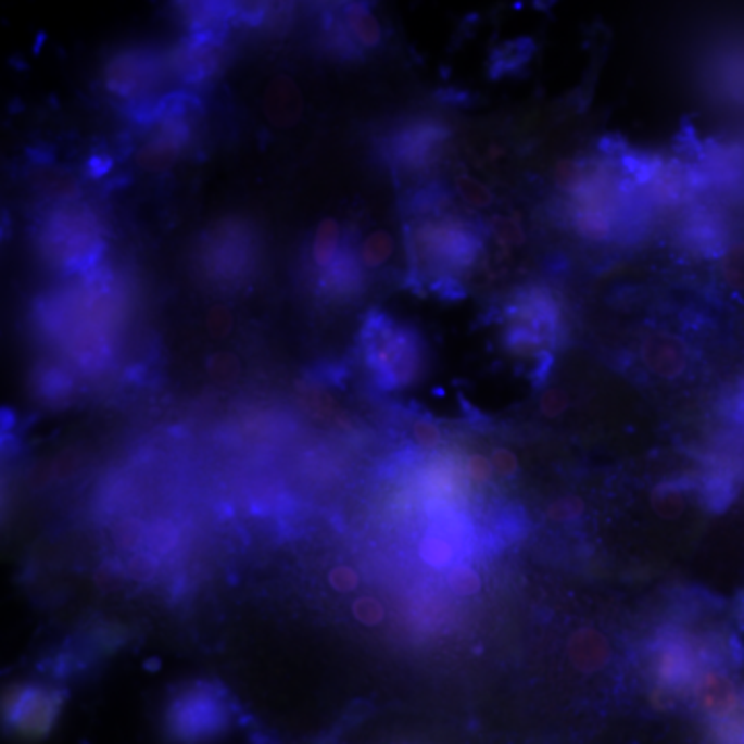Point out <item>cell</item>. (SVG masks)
I'll list each match as a JSON object with an SVG mask.
<instances>
[{
	"label": "cell",
	"mask_w": 744,
	"mask_h": 744,
	"mask_svg": "<svg viewBox=\"0 0 744 744\" xmlns=\"http://www.w3.org/2000/svg\"><path fill=\"white\" fill-rule=\"evenodd\" d=\"M469 469H471V474H474L476 478H489L490 476V464L484 457H480V455H474V457L469 459Z\"/></svg>",
	"instance_id": "cell-25"
},
{
	"label": "cell",
	"mask_w": 744,
	"mask_h": 744,
	"mask_svg": "<svg viewBox=\"0 0 744 744\" xmlns=\"http://www.w3.org/2000/svg\"><path fill=\"white\" fill-rule=\"evenodd\" d=\"M723 277L732 288H744V244H736L723 258Z\"/></svg>",
	"instance_id": "cell-17"
},
{
	"label": "cell",
	"mask_w": 744,
	"mask_h": 744,
	"mask_svg": "<svg viewBox=\"0 0 744 744\" xmlns=\"http://www.w3.org/2000/svg\"><path fill=\"white\" fill-rule=\"evenodd\" d=\"M505 343L513 352H532L540 348L542 336L524 323H513L505 333Z\"/></svg>",
	"instance_id": "cell-14"
},
{
	"label": "cell",
	"mask_w": 744,
	"mask_h": 744,
	"mask_svg": "<svg viewBox=\"0 0 744 744\" xmlns=\"http://www.w3.org/2000/svg\"><path fill=\"white\" fill-rule=\"evenodd\" d=\"M600 149L606 153V155H618L622 157L627 153V141L618 135H608L600 141Z\"/></svg>",
	"instance_id": "cell-24"
},
{
	"label": "cell",
	"mask_w": 744,
	"mask_h": 744,
	"mask_svg": "<svg viewBox=\"0 0 744 744\" xmlns=\"http://www.w3.org/2000/svg\"><path fill=\"white\" fill-rule=\"evenodd\" d=\"M641 358L659 377L672 379L679 377L686 366V350L677 338L656 333L643 341Z\"/></svg>",
	"instance_id": "cell-3"
},
{
	"label": "cell",
	"mask_w": 744,
	"mask_h": 744,
	"mask_svg": "<svg viewBox=\"0 0 744 744\" xmlns=\"http://www.w3.org/2000/svg\"><path fill=\"white\" fill-rule=\"evenodd\" d=\"M535 50H538V43L533 42L532 38H515L499 46L490 56V79H501V77L519 73L526 64L532 61Z\"/></svg>",
	"instance_id": "cell-5"
},
{
	"label": "cell",
	"mask_w": 744,
	"mask_h": 744,
	"mask_svg": "<svg viewBox=\"0 0 744 744\" xmlns=\"http://www.w3.org/2000/svg\"><path fill=\"white\" fill-rule=\"evenodd\" d=\"M567 407H569V400H567L565 391H560V389L544 391V395L540 400V412L546 418H558L560 414L567 412Z\"/></svg>",
	"instance_id": "cell-19"
},
{
	"label": "cell",
	"mask_w": 744,
	"mask_h": 744,
	"mask_svg": "<svg viewBox=\"0 0 744 744\" xmlns=\"http://www.w3.org/2000/svg\"><path fill=\"white\" fill-rule=\"evenodd\" d=\"M492 232L507 247H524L526 242V232L521 230L519 222L507 215H496L492 219Z\"/></svg>",
	"instance_id": "cell-16"
},
{
	"label": "cell",
	"mask_w": 744,
	"mask_h": 744,
	"mask_svg": "<svg viewBox=\"0 0 744 744\" xmlns=\"http://www.w3.org/2000/svg\"><path fill=\"white\" fill-rule=\"evenodd\" d=\"M414 439L425 446H434L441 441L439 428L430 423H416L414 425Z\"/></svg>",
	"instance_id": "cell-20"
},
{
	"label": "cell",
	"mask_w": 744,
	"mask_h": 744,
	"mask_svg": "<svg viewBox=\"0 0 744 744\" xmlns=\"http://www.w3.org/2000/svg\"><path fill=\"white\" fill-rule=\"evenodd\" d=\"M265 114L277 127H292L302 114V96L288 77L274 79L265 93Z\"/></svg>",
	"instance_id": "cell-4"
},
{
	"label": "cell",
	"mask_w": 744,
	"mask_h": 744,
	"mask_svg": "<svg viewBox=\"0 0 744 744\" xmlns=\"http://www.w3.org/2000/svg\"><path fill=\"white\" fill-rule=\"evenodd\" d=\"M535 361H538V364L533 368V384L538 387V384H542L548 379V375L553 370L554 358L551 352H538Z\"/></svg>",
	"instance_id": "cell-23"
},
{
	"label": "cell",
	"mask_w": 744,
	"mask_h": 744,
	"mask_svg": "<svg viewBox=\"0 0 744 744\" xmlns=\"http://www.w3.org/2000/svg\"><path fill=\"white\" fill-rule=\"evenodd\" d=\"M235 329V315L226 304H215L207 313V331L213 340H224Z\"/></svg>",
	"instance_id": "cell-15"
},
{
	"label": "cell",
	"mask_w": 744,
	"mask_h": 744,
	"mask_svg": "<svg viewBox=\"0 0 744 744\" xmlns=\"http://www.w3.org/2000/svg\"><path fill=\"white\" fill-rule=\"evenodd\" d=\"M426 244L437 255L445 256L446 261L462 267L471 265L482 249V242L476 236L464 228H453V226H441V228L428 230Z\"/></svg>",
	"instance_id": "cell-2"
},
{
	"label": "cell",
	"mask_w": 744,
	"mask_h": 744,
	"mask_svg": "<svg viewBox=\"0 0 744 744\" xmlns=\"http://www.w3.org/2000/svg\"><path fill=\"white\" fill-rule=\"evenodd\" d=\"M338 244H340V224L336 217H325L320 219L315 232L313 242V258L319 267H329L336 256H338Z\"/></svg>",
	"instance_id": "cell-8"
},
{
	"label": "cell",
	"mask_w": 744,
	"mask_h": 744,
	"mask_svg": "<svg viewBox=\"0 0 744 744\" xmlns=\"http://www.w3.org/2000/svg\"><path fill=\"white\" fill-rule=\"evenodd\" d=\"M588 172L583 171L573 160H560L556 162L553 168L554 185L558 189L567 192H577L581 189V185L585 182Z\"/></svg>",
	"instance_id": "cell-13"
},
{
	"label": "cell",
	"mask_w": 744,
	"mask_h": 744,
	"mask_svg": "<svg viewBox=\"0 0 744 744\" xmlns=\"http://www.w3.org/2000/svg\"><path fill=\"white\" fill-rule=\"evenodd\" d=\"M455 189L459 192V197L468 203L469 207L476 210H487L492 205V192H490L487 185H482L480 180L471 178V176H459L455 180Z\"/></svg>",
	"instance_id": "cell-12"
},
{
	"label": "cell",
	"mask_w": 744,
	"mask_h": 744,
	"mask_svg": "<svg viewBox=\"0 0 744 744\" xmlns=\"http://www.w3.org/2000/svg\"><path fill=\"white\" fill-rule=\"evenodd\" d=\"M575 230L588 240H608L613 236V215L604 203H588L579 205L573 217Z\"/></svg>",
	"instance_id": "cell-6"
},
{
	"label": "cell",
	"mask_w": 744,
	"mask_h": 744,
	"mask_svg": "<svg viewBox=\"0 0 744 744\" xmlns=\"http://www.w3.org/2000/svg\"><path fill=\"white\" fill-rule=\"evenodd\" d=\"M112 166H114V160L110 155H91L86 166L87 176L93 180L104 178L108 172L112 171Z\"/></svg>",
	"instance_id": "cell-21"
},
{
	"label": "cell",
	"mask_w": 744,
	"mask_h": 744,
	"mask_svg": "<svg viewBox=\"0 0 744 744\" xmlns=\"http://www.w3.org/2000/svg\"><path fill=\"white\" fill-rule=\"evenodd\" d=\"M345 20H348L350 31L364 48H379L383 42L381 23L364 4H350L345 9Z\"/></svg>",
	"instance_id": "cell-7"
},
{
	"label": "cell",
	"mask_w": 744,
	"mask_h": 744,
	"mask_svg": "<svg viewBox=\"0 0 744 744\" xmlns=\"http://www.w3.org/2000/svg\"><path fill=\"white\" fill-rule=\"evenodd\" d=\"M510 317L538 331L542 338L553 336L558 325V304L548 290L530 288L524 290L510 304Z\"/></svg>",
	"instance_id": "cell-1"
},
{
	"label": "cell",
	"mask_w": 744,
	"mask_h": 744,
	"mask_svg": "<svg viewBox=\"0 0 744 744\" xmlns=\"http://www.w3.org/2000/svg\"><path fill=\"white\" fill-rule=\"evenodd\" d=\"M395 249V240L387 230H375L373 235L366 236L362 242L361 258L362 263L370 269H377L384 265Z\"/></svg>",
	"instance_id": "cell-9"
},
{
	"label": "cell",
	"mask_w": 744,
	"mask_h": 744,
	"mask_svg": "<svg viewBox=\"0 0 744 744\" xmlns=\"http://www.w3.org/2000/svg\"><path fill=\"white\" fill-rule=\"evenodd\" d=\"M430 292L434 297L445 300V302H457V300H464L468 297V290L466 286L453 276H441L437 277L432 283H430Z\"/></svg>",
	"instance_id": "cell-18"
},
{
	"label": "cell",
	"mask_w": 744,
	"mask_h": 744,
	"mask_svg": "<svg viewBox=\"0 0 744 744\" xmlns=\"http://www.w3.org/2000/svg\"><path fill=\"white\" fill-rule=\"evenodd\" d=\"M686 238L695 249H699L705 255L718 253V249H720V235H718L716 226L705 217H697L686 226Z\"/></svg>",
	"instance_id": "cell-11"
},
{
	"label": "cell",
	"mask_w": 744,
	"mask_h": 744,
	"mask_svg": "<svg viewBox=\"0 0 744 744\" xmlns=\"http://www.w3.org/2000/svg\"><path fill=\"white\" fill-rule=\"evenodd\" d=\"M741 412H743V418H744V402H743V405H741Z\"/></svg>",
	"instance_id": "cell-26"
},
{
	"label": "cell",
	"mask_w": 744,
	"mask_h": 744,
	"mask_svg": "<svg viewBox=\"0 0 744 744\" xmlns=\"http://www.w3.org/2000/svg\"><path fill=\"white\" fill-rule=\"evenodd\" d=\"M492 466L499 469L501 474H505V476L515 474L517 468H519V466H517V457H515L510 451H507V449H496V451L492 453Z\"/></svg>",
	"instance_id": "cell-22"
},
{
	"label": "cell",
	"mask_w": 744,
	"mask_h": 744,
	"mask_svg": "<svg viewBox=\"0 0 744 744\" xmlns=\"http://www.w3.org/2000/svg\"><path fill=\"white\" fill-rule=\"evenodd\" d=\"M622 171L631 176L633 185H650L658 180L661 172V160L654 155H643V153H625L620 157Z\"/></svg>",
	"instance_id": "cell-10"
}]
</instances>
